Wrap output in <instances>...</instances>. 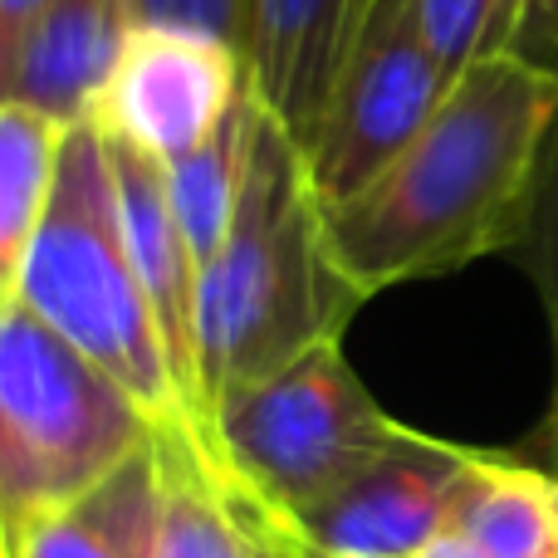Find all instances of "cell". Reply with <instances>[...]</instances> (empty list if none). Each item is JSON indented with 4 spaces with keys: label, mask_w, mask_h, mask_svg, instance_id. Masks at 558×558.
<instances>
[{
    "label": "cell",
    "mask_w": 558,
    "mask_h": 558,
    "mask_svg": "<svg viewBox=\"0 0 558 558\" xmlns=\"http://www.w3.org/2000/svg\"><path fill=\"white\" fill-rule=\"evenodd\" d=\"M514 15L520 0H416V20L451 78L481 54L510 49Z\"/></svg>",
    "instance_id": "18"
},
{
    "label": "cell",
    "mask_w": 558,
    "mask_h": 558,
    "mask_svg": "<svg viewBox=\"0 0 558 558\" xmlns=\"http://www.w3.org/2000/svg\"><path fill=\"white\" fill-rule=\"evenodd\" d=\"M20 304L35 308L94 367H104L153 416L157 432L206 426L186 407L172 353H167L147 289L128 255L113 167H108L104 133L94 123L64 133L54 192H49L45 226L29 251Z\"/></svg>",
    "instance_id": "3"
},
{
    "label": "cell",
    "mask_w": 558,
    "mask_h": 558,
    "mask_svg": "<svg viewBox=\"0 0 558 558\" xmlns=\"http://www.w3.org/2000/svg\"><path fill=\"white\" fill-rule=\"evenodd\" d=\"M357 304L363 294L328 255L324 202L308 182L304 147L255 108L241 206L221 255L202 270L196 343L206 422L231 387L260 383L324 338H343Z\"/></svg>",
    "instance_id": "2"
},
{
    "label": "cell",
    "mask_w": 558,
    "mask_h": 558,
    "mask_svg": "<svg viewBox=\"0 0 558 558\" xmlns=\"http://www.w3.org/2000/svg\"><path fill=\"white\" fill-rule=\"evenodd\" d=\"M534 461L558 471V422H544L539 432H534Z\"/></svg>",
    "instance_id": "23"
},
{
    "label": "cell",
    "mask_w": 558,
    "mask_h": 558,
    "mask_svg": "<svg viewBox=\"0 0 558 558\" xmlns=\"http://www.w3.org/2000/svg\"><path fill=\"white\" fill-rule=\"evenodd\" d=\"M451 524L485 558H558V471L530 456L475 451Z\"/></svg>",
    "instance_id": "13"
},
{
    "label": "cell",
    "mask_w": 558,
    "mask_h": 558,
    "mask_svg": "<svg viewBox=\"0 0 558 558\" xmlns=\"http://www.w3.org/2000/svg\"><path fill=\"white\" fill-rule=\"evenodd\" d=\"M133 29V0H49L20 49L5 98L39 108L64 128L94 123L98 94Z\"/></svg>",
    "instance_id": "12"
},
{
    "label": "cell",
    "mask_w": 558,
    "mask_h": 558,
    "mask_svg": "<svg viewBox=\"0 0 558 558\" xmlns=\"http://www.w3.org/2000/svg\"><path fill=\"white\" fill-rule=\"evenodd\" d=\"M104 153H108V167H113L128 255H133L137 279H143V289H147V304H153V314H157L167 353H172V367H177V383H182L186 407L206 422L202 343H196L202 265H196L182 221H177L172 186H167V162H157V157H147L143 147L118 143V137H108V133H104Z\"/></svg>",
    "instance_id": "11"
},
{
    "label": "cell",
    "mask_w": 558,
    "mask_h": 558,
    "mask_svg": "<svg viewBox=\"0 0 558 558\" xmlns=\"http://www.w3.org/2000/svg\"><path fill=\"white\" fill-rule=\"evenodd\" d=\"M245 84V49L196 29L137 25L98 94L94 128L172 167L221 128Z\"/></svg>",
    "instance_id": "7"
},
{
    "label": "cell",
    "mask_w": 558,
    "mask_h": 558,
    "mask_svg": "<svg viewBox=\"0 0 558 558\" xmlns=\"http://www.w3.org/2000/svg\"><path fill=\"white\" fill-rule=\"evenodd\" d=\"M407 432L412 426L373 402L343 357V338H324L289 367L211 402L221 461L284 520L357 481Z\"/></svg>",
    "instance_id": "5"
},
{
    "label": "cell",
    "mask_w": 558,
    "mask_h": 558,
    "mask_svg": "<svg viewBox=\"0 0 558 558\" xmlns=\"http://www.w3.org/2000/svg\"><path fill=\"white\" fill-rule=\"evenodd\" d=\"M255 88L245 84V94L231 104V113L221 118L211 137L196 153H186L182 162L167 167V186H172L177 221L186 231L196 265H211L221 255L226 235H231L235 206L245 192V167H251V133H255Z\"/></svg>",
    "instance_id": "16"
},
{
    "label": "cell",
    "mask_w": 558,
    "mask_h": 558,
    "mask_svg": "<svg viewBox=\"0 0 558 558\" xmlns=\"http://www.w3.org/2000/svg\"><path fill=\"white\" fill-rule=\"evenodd\" d=\"M157 520H162V471L153 441L84 500L39 524L25 544V558H157Z\"/></svg>",
    "instance_id": "14"
},
{
    "label": "cell",
    "mask_w": 558,
    "mask_h": 558,
    "mask_svg": "<svg viewBox=\"0 0 558 558\" xmlns=\"http://www.w3.org/2000/svg\"><path fill=\"white\" fill-rule=\"evenodd\" d=\"M64 123L29 104H0V308H10L25 284L35 235L45 226L49 192L59 172Z\"/></svg>",
    "instance_id": "15"
},
{
    "label": "cell",
    "mask_w": 558,
    "mask_h": 558,
    "mask_svg": "<svg viewBox=\"0 0 558 558\" xmlns=\"http://www.w3.org/2000/svg\"><path fill=\"white\" fill-rule=\"evenodd\" d=\"M49 10V0H0V104H5L10 74H15V59L25 49L29 29L39 25V15Z\"/></svg>",
    "instance_id": "21"
},
{
    "label": "cell",
    "mask_w": 558,
    "mask_h": 558,
    "mask_svg": "<svg viewBox=\"0 0 558 558\" xmlns=\"http://www.w3.org/2000/svg\"><path fill=\"white\" fill-rule=\"evenodd\" d=\"M157 558H314L284 514L221 461L206 426L157 432Z\"/></svg>",
    "instance_id": "9"
},
{
    "label": "cell",
    "mask_w": 558,
    "mask_h": 558,
    "mask_svg": "<svg viewBox=\"0 0 558 558\" xmlns=\"http://www.w3.org/2000/svg\"><path fill=\"white\" fill-rule=\"evenodd\" d=\"M558 108V74L514 49L461 69L407 153L338 206H324L328 255L363 299L510 255L530 177Z\"/></svg>",
    "instance_id": "1"
},
{
    "label": "cell",
    "mask_w": 558,
    "mask_h": 558,
    "mask_svg": "<svg viewBox=\"0 0 558 558\" xmlns=\"http://www.w3.org/2000/svg\"><path fill=\"white\" fill-rule=\"evenodd\" d=\"M510 260L530 275L534 294L544 304V318H549L554 397L544 422H558V108L539 143V162H534V177H530V202H524V226H520V241L510 245Z\"/></svg>",
    "instance_id": "17"
},
{
    "label": "cell",
    "mask_w": 558,
    "mask_h": 558,
    "mask_svg": "<svg viewBox=\"0 0 558 558\" xmlns=\"http://www.w3.org/2000/svg\"><path fill=\"white\" fill-rule=\"evenodd\" d=\"M416 558H485V554H481V544H475L471 534H461L456 524H446V530L436 534V539L426 544Z\"/></svg>",
    "instance_id": "22"
},
{
    "label": "cell",
    "mask_w": 558,
    "mask_h": 558,
    "mask_svg": "<svg viewBox=\"0 0 558 558\" xmlns=\"http://www.w3.org/2000/svg\"><path fill=\"white\" fill-rule=\"evenodd\" d=\"M510 49L530 64L558 74V0H520Z\"/></svg>",
    "instance_id": "20"
},
{
    "label": "cell",
    "mask_w": 558,
    "mask_h": 558,
    "mask_svg": "<svg viewBox=\"0 0 558 558\" xmlns=\"http://www.w3.org/2000/svg\"><path fill=\"white\" fill-rule=\"evenodd\" d=\"M475 446L407 432L357 481L289 520L314 558H416L451 524Z\"/></svg>",
    "instance_id": "8"
},
{
    "label": "cell",
    "mask_w": 558,
    "mask_h": 558,
    "mask_svg": "<svg viewBox=\"0 0 558 558\" xmlns=\"http://www.w3.org/2000/svg\"><path fill=\"white\" fill-rule=\"evenodd\" d=\"M451 84L416 20V0H377L304 153L318 202L338 206L373 186L432 123Z\"/></svg>",
    "instance_id": "6"
},
{
    "label": "cell",
    "mask_w": 558,
    "mask_h": 558,
    "mask_svg": "<svg viewBox=\"0 0 558 558\" xmlns=\"http://www.w3.org/2000/svg\"><path fill=\"white\" fill-rule=\"evenodd\" d=\"M133 15H137V25L196 29V35H216L226 45L245 49L251 0H133Z\"/></svg>",
    "instance_id": "19"
},
{
    "label": "cell",
    "mask_w": 558,
    "mask_h": 558,
    "mask_svg": "<svg viewBox=\"0 0 558 558\" xmlns=\"http://www.w3.org/2000/svg\"><path fill=\"white\" fill-rule=\"evenodd\" d=\"M377 0H251L245 69L260 108L308 153Z\"/></svg>",
    "instance_id": "10"
},
{
    "label": "cell",
    "mask_w": 558,
    "mask_h": 558,
    "mask_svg": "<svg viewBox=\"0 0 558 558\" xmlns=\"http://www.w3.org/2000/svg\"><path fill=\"white\" fill-rule=\"evenodd\" d=\"M157 441V422L35 308H0V558L123 461Z\"/></svg>",
    "instance_id": "4"
}]
</instances>
